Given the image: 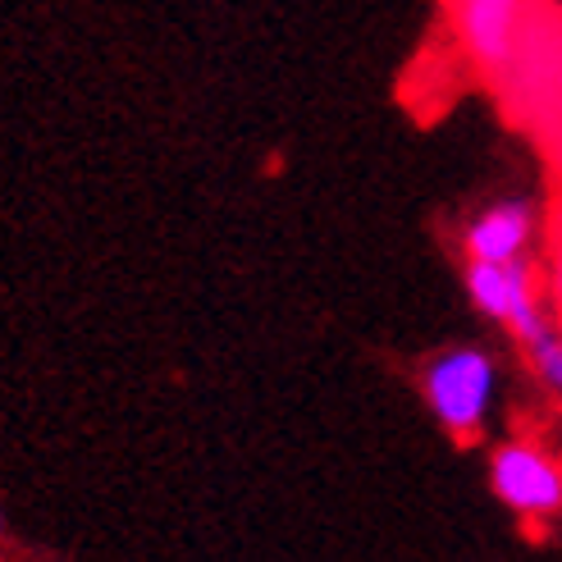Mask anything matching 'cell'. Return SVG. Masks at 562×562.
<instances>
[{
    "mask_svg": "<svg viewBox=\"0 0 562 562\" xmlns=\"http://www.w3.org/2000/svg\"><path fill=\"white\" fill-rule=\"evenodd\" d=\"M426 398H430L435 416L453 435H475V426L485 420L490 398H494V367H490V357L475 352V348L443 352L430 367V375H426Z\"/></svg>",
    "mask_w": 562,
    "mask_h": 562,
    "instance_id": "6da1fadb",
    "label": "cell"
},
{
    "mask_svg": "<svg viewBox=\"0 0 562 562\" xmlns=\"http://www.w3.org/2000/svg\"><path fill=\"white\" fill-rule=\"evenodd\" d=\"M467 289L485 316L508 321L526 344H536L544 334V321L536 312V302H530V274L517 257L513 261H471Z\"/></svg>",
    "mask_w": 562,
    "mask_h": 562,
    "instance_id": "7a4b0ae2",
    "label": "cell"
},
{
    "mask_svg": "<svg viewBox=\"0 0 562 562\" xmlns=\"http://www.w3.org/2000/svg\"><path fill=\"white\" fill-rule=\"evenodd\" d=\"M494 490L508 508L526 517H549L562 508V471L526 443L503 448L494 458Z\"/></svg>",
    "mask_w": 562,
    "mask_h": 562,
    "instance_id": "3957f363",
    "label": "cell"
},
{
    "mask_svg": "<svg viewBox=\"0 0 562 562\" xmlns=\"http://www.w3.org/2000/svg\"><path fill=\"white\" fill-rule=\"evenodd\" d=\"M458 33L485 69H503L517 55L526 0H453Z\"/></svg>",
    "mask_w": 562,
    "mask_h": 562,
    "instance_id": "277c9868",
    "label": "cell"
},
{
    "mask_svg": "<svg viewBox=\"0 0 562 562\" xmlns=\"http://www.w3.org/2000/svg\"><path fill=\"white\" fill-rule=\"evenodd\" d=\"M526 238H530V211L517 202H503L471 224L467 251H471V261H513L521 257Z\"/></svg>",
    "mask_w": 562,
    "mask_h": 562,
    "instance_id": "5b68a950",
    "label": "cell"
},
{
    "mask_svg": "<svg viewBox=\"0 0 562 562\" xmlns=\"http://www.w3.org/2000/svg\"><path fill=\"white\" fill-rule=\"evenodd\" d=\"M526 348H530V352H536V367L544 371V380H549L553 389H562V344L553 339V334L544 329V334H540V339H536V344H526Z\"/></svg>",
    "mask_w": 562,
    "mask_h": 562,
    "instance_id": "8992f818",
    "label": "cell"
}]
</instances>
